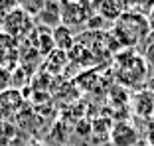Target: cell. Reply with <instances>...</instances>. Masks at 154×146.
<instances>
[{"label": "cell", "instance_id": "ffe728a7", "mask_svg": "<svg viewBox=\"0 0 154 146\" xmlns=\"http://www.w3.org/2000/svg\"><path fill=\"white\" fill-rule=\"evenodd\" d=\"M136 146H150V144H148V142H146V140H140V142H138V144H136Z\"/></svg>", "mask_w": 154, "mask_h": 146}, {"label": "cell", "instance_id": "277c9868", "mask_svg": "<svg viewBox=\"0 0 154 146\" xmlns=\"http://www.w3.org/2000/svg\"><path fill=\"white\" fill-rule=\"evenodd\" d=\"M95 6L87 2H61V24L71 30L73 26H81L89 22Z\"/></svg>", "mask_w": 154, "mask_h": 146}, {"label": "cell", "instance_id": "d6986e66", "mask_svg": "<svg viewBox=\"0 0 154 146\" xmlns=\"http://www.w3.org/2000/svg\"><path fill=\"white\" fill-rule=\"evenodd\" d=\"M30 146H48V144H45V142H40V140H34Z\"/></svg>", "mask_w": 154, "mask_h": 146}, {"label": "cell", "instance_id": "7a4b0ae2", "mask_svg": "<svg viewBox=\"0 0 154 146\" xmlns=\"http://www.w3.org/2000/svg\"><path fill=\"white\" fill-rule=\"evenodd\" d=\"M122 55L127 57V61L119 63V69H117L119 83L127 87H136L140 83L148 81V65L142 59V55H136L132 50L125 51Z\"/></svg>", "mask_w": 154, "mask_h": 146}, {"label": "cell", "instance_id": "3957f363", "mask_svg": "<svg viewBox=\"0 0 154 146\" xmlns=\"http://www.w3.org/2000/svg\"><path fill=\"white\" fill-rule=\"evenodd\" d=\"M2 30H4L6 36L14 38V40L18 41L20 38L34 32V18L28 12H24L20 6H16V8L10 10L2 18Z\"/></svg>", "mask_w": 154, "mask_h": 146}, {"label": "cell", "instance_id": "44dd1931", "mask_svg": "<svg viewBox=\"0 0 154 146\" xmlns=\"http://www.w3.org/2000/svg\"><path fill=\"white\" fill-rule=\"evenodd\" d=\"M65 146H69V144H65Z\"/></svg>", "mask_w": 154, "mask_h": 146}, {"label": "cell", "instance_id": "9c48e42d", "mask_svg": "<svg viewBox=\"0 0 154 146\" xmlns=\"http://www.w3.org/2000/svg\"><path fill=\"white\" fill-rule=\"evenodd\" d=\"M125 12H127V4H125V2H119V0H107V2L97 4V14H99L103 20L117 22Z\"/></svg>", "mask_w": 154, "mask_h": 146}, {"label": "cell", "instance_id": "4fadbf2b", "mask_svg": "<svg viewBox=\"0 0 154 146\" xmlns=\"http://www.w3.org/2000/svg\"><path fill=\"white\" fill-rule=\"evenodd\" d=\"M144 61H146V65H152V67H154V38H146Z\"/></svg>", "mask_w": 154, "mask_h": 146}, {"label": "cell", "instance_id": "e0dca14e", "mask_svg": "<svg viewBox=\"0 0 154 146\" xmlns=\"http://www.w3.org/2000/svg\"><path fill=\"white\" fill-rule=\"evenodd\" d=\"M146 20H148V26H150V32H154V4L150 6L148 14H146Z\"/></svg>", "mask_w": 154, "mask_h": 146}, {"label": "cell", "instance_id": "30bf717a", "mask_svg": "<svg viewBox=\"0 0 154 146\" xmlns=\"http://www.w3.org/2000/svg\"><path fill=\"white\" fill-rule=\"evenodd\" d=\"M51 38H54V44H55V47H57L59 51H67V50H71L73 47V32L69 30L67 26H57L51 32Z\"/></svg>", "mask_w": 154, "mask_h": 146}, {"label": "cell", "instance_id": "ba28073f", "mask_svg": "<svg viewBox=\"0 0 154 146\" xmlns=\"http://www.w3.org/2000/svg\"><path fill=\"white\" fill-rule=\"evenodd\" d=\"M38 20H40L44 26L51 28V30L61 26V2H45V6L40 12Z\"/></svg>", "mask_w": 154, "mask_h": 146}, {"label": "cell", "instance_id": "6da1fadb", "mask_svg": "<svg viewBox=\"0 0 154 146\" xmlns=\"http://www.w3.org/2000/svg\"><path fill=\"white\" fill-rule=\"evenodd\" d=\"M148 32H150V26H148L146 16L134 14V12H125L115 22L111 38L117 40L121 46H127L128 50H132V46L140 44V41H146Z\"/></svg>", "mask_w": 154, "mask_h": 146}, {"label": "cell", "instance_id": "2e32d148", "mask_svg": "<svg viewBox=\"0 0 154 146\" xmlns=\"http://www.w3.org/2000/svg\"><path fill=\"white\" fill-rule=\"evenodd\" d=\"M146 142L150 146H154V119L148 123V128H146Z\"/></svg>", "mask_w": 154, "mask_h": 146}, {"label": "cell", "instance_id": "8992f818", "mask_svg": "<svg viewBox=\"0 0 154 146\" xmlns=\"http://www.w3.org/2000/svg\"><path fill=\"white\" fill-rule=\"evenodd\" d=\"M24 105V95L18 89H6L4 93H0V120H10L12 114H16Z\"/></svg>", "mask_w": 154, "mask_h": 146}, {"label": "cell", "instance_id": "8fae6325", "mask_svg": "<svg viewBox=\"0 0 154 146\" xmlns=\"http://www.w3.org/2000/svg\"><path fill=\"white\" fill-rule=\"evenodd\" d=\"M54 47H55V44H54V38H51L50 32L44 30L42 34H38V40H36V51L38 53L50 55L51 51H54Z\"/></svg>", "mask_w": 154, "mask_h": 146}, {"label": "cell", "instance_id": "ac0fdd59", "mask_svg": "<svg viewBox=\"0 0 154 146\" xmlns=\"http://www.w3.org/2000/svg\"><path fill=\"white\" fill-rule=\"evenodd\" d=\"M146 89L154 95V75H152V77H148V81H146Z\"/></svg>", "mask_w": 154, "mask_h": 146}, {"label": "cell", "instance_id": "5bb4252c", "mask_svg": "<svg viewBox=\"0 0 154 146\" xmlns=\"http://www.w3.org/2000/svg\"><path fill=\"white\" fill-rule=\"evenodd\" d=\"M10 83H12V73L8 69L0 67V93H4L6 89H10Z\"/></svg>", "mask_w": 154, "mask_h": 146}, {"label": "cell", "instance_id": "52a82bcc", "mask_svg": "<svg viewBox=\"0 0 154 146\" xmlns=\"http://www.w3.org/2000/svg\"><path fill=\"white\" fill-rule=\"evenodd\" d=\"M131 107L132 113L138 117V119L144 120H152L154 119V95L148 89H140L131 97Z\"/></svg>", "mask_w": 154, "mask_h": 146}, {"label": "cell", "instance_id": "9a60e30c", "mask_svg": "<svg viewBox=\"0 0 154 146\" xmlns=\"http://www.w3.org/2000/svg\"><path fill=\"white\" fill-rule=\"evenodd\" d=\"M16 6H18V2H0V14L6 16V14H8L10 10H14Z\"/></svg>", "mask_w": 154, "mask_h": 146}, {"label": "cell", "instance_id": "7c38bea8", "mask_svg": "<svg viewBox=\"0 0 154 146\" xmlns=\"http://www.w3.org/2000/svg\"><path fill=\"white\" fill-rule=\"evenodd\" d=\"M18 6L24 10V12L30 14L32 18H34V16L38 18V16H40V12L44 10L45 2H44V0H28V2H18Z\"/></svg>", "mask_w": 154, "mask_h": 146}, {"label": "cell", "instance_id": "5b68a950", "mask_svg": "<svg viewBox=\"0 0 154 146\" xmlns=\"http://www.w3.org/2000/svg\"><path fill=\"white\" fill-rule=\"evenodd\" d=\"M109 140L113 146H136L140 142V132L136 130V126L127 120H119L111 126Z\"/></svg>", "mask_w": 154, "mask_h": 146}]
</instances>
